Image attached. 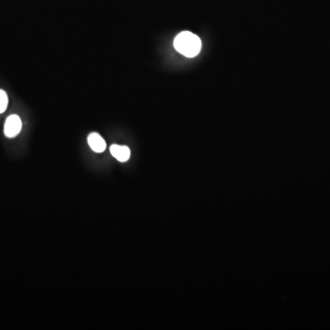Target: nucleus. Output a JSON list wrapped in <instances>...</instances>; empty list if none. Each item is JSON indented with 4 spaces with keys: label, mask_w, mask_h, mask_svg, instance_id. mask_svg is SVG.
Instances as JSON below:
<instances>
[{
    "label": "nucleus",
    "mask_w": 330,
    "mask_h": 330,
    "mask_svg": "<svg viewBox=\"0 0 330 330\" xmlns=\"http://www.w3.org/2000/svg\"><path fill=\"white\" fill-rule=\"evenodd\" d=\"M174 48L178 52L186 57H195L200 52L201 40L194 33L190 32H183L177 35L174 42Z\"/></svg>",
    "instance_id": "1"
},
{
    "label": "nucleus",
    "mask_w": 330,
    "mask_h": 330,
    "mask_svg": "<svg viewBox=\"0 0 330 330\" xmlns=\"http://www.w3.org/2000/svg\"><path fill=\"white\" fill-rule=\"evenodd\" d=\"M22 128V122L17 115H11L7 118L4 127L5 135L9 138H14L19 134Z\"/></svg>",
    "instance_id": "2"
},
{
    "label": "nucleus",
    "mask_w": 330,
    "mask_h": 330,
    "mask_svg": "<svg viewBox=\"0 0 330 330\" xmlns=\"http://www.w3.org/2000/svg\"><path fill=\"white\" fill-rule=\"evenodd\" d=\"M87 141H88L90 148L93 149L95 153L100 154V153H103L107 148L106 141L98 133H95V132L91 133L87 138Z\"/></svg>",
    "instance_id": "3"
},
{
    "label": "nucleus",
    "mask_w": 330,
    "mask_h": 330,
    "mask_svg": "<svg viewBox=\"0 0 330 330\" xmlns=\"http://www.w3.org/2000/svg\"><path fill=\"white\" fill-rule=\"evenodd\" d=\"M110 153L114 158H116L118 162H121V163H125L130 157V149L127 146L111 145Z\"/></svg>",
    "instance_id": "4"
},
{
    "label": "nucleus",
    "mask_w": 330,
    "mask_h": 330,
    "mask_svg": "<svg viewBox=\"0 0 330 330\" xmlns=\"http://www.w3.org/2000/svg\"><path fill=\"white\" fill-rule=\"evenodd\" d=\"M9 104L8 95L4 90H0V113L5 112Z\"/></svg>",
    "instance_id": "5"
}]
</instances>
